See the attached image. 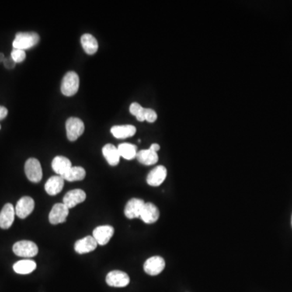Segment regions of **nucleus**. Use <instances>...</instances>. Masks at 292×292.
Returning <instances> with one entry per match:
<instances>
[{
  "mask_svg": "<svg viewBox=\"0 0 292 292\" xmlns=\"http://www.w3.org/2000/svg\"><path fill=\"white\" fill-rule=\"evenodd\" d=\"M40 36L35 32H20L15 34L12 46L14 49L28 50L39 43Z\"/></svg>",
  "mask_w": 292,
  "mask_h": 292,
  "instance_id": "1",
  "label": "nucleus"
},
{
  "mask_svg": "<svg viewBox=\"0 0 292 292\" xmlns=\"http://www.w3.org/2000/svg\"><path fill=\"white\" fill-rule=\"evenodd\" d=\"M83 49L88 54H94L98 51V43L97 39L92 34L85 33L82 35L81 39Z\"/></svg>",
  "mask_w": 292,
  "mask_h": 292,
  "instance_id": "22",
  "label": "nucleus"
},
{
  "mask_svg": "<svg viewBox=\"0 0 292 292\" xmlns=\"http://www.w3.org/2000/svg\"><path fill=\"white\" fill-rule=\"evenodd\" d=\"M102 154L104 158H106L108 163L112 167H116L119 163L120 155H119V150L117 147L112 144H106L102 148Z\"/></svg>",
  "mask_w": 292,
  "mask_h": 292,
  "instance_id": "20",
  "label": "nucleus"
},
{
  "mask_svg": "<svg viewBox=\"0 0 292 292\" xmlns=\"http://www.w3.org/2000/svg\"><path fill=\"white\" fill-rule=\"evenodd\" d=\"M158 119V115L154 110L151 108H145L144 109V121L149 123H154Z\"/></svg>",
  "mask_w": 292,
  "mask_h": 292,
  "instance_id": "28",
  "label": "nucleus"
},
{
  "mask_svg": "<svg viewBox=\"0 0 292 292\" xmlns=\"http://www.w3.org/2000/svg\"><path fill=\"white\" fill-rule=\"evenodd\" d=\"M85 199H86V194L84 191L81 189H74L66 193L63 199V203L70 210L71 208H74L77 205L85 202Z\"/></svg>",
  "mask_w": 292,
  "mask_h": 292,
  "instance_id": "13",
  "label": "nucleus"
},
{
  "mask_svg": "<svg viewBox=\"0 0 292 292\" xmlns=\"http://www.w3.org/2000/svg\"><path fill=\"white\" fill-rule=\"evenodd\" d=\"M36 264L33 260H22L15 262L13 265V269L15 273L19 275H28L35 270Z\"/></svg>",
  "mask_w": 292,
  "mask_h": 292,
  "instance_id": "23",
  "label": "nucleus"
},
{
  "mask_svg": "<svg viewBox=\"0 0 292 292\" xmlns=\"http://www.w3.org/2000/svg\"><path fill=\"white\" fill-rule=\"evenodd\" d=\"M168 176V170L164 166H158L154 168L147 175V184L150 186L158 187L165 181Z\"/></svg>",
  "mask_w": 292,
  "mask_h": 292,
  "instance_id": "11",
  "label": "nucleus"
},
{
  "mask_svg": "<svg viewBox=\"0 0 292 292\" xmlns=\"http://www.w3.org/2000/svg\"><path fill=\"white\" fill-rule=\"evenodd\" d=\"M144 109L142 106L137 102H133L129 106V111L132 115L137 118V120L140 122L144 121Z\"/></svg>",
  "mask_w": 292,
  "mask_h": 292,
  "instance_id": "26",
  "label": "nucleus"
},
{
  "mask_svg": "<svg viewBox=\"0 0 292 292\" xmlns=\"http://www.w3.org/2000/svg\"><path fill=\"white\" fill-rule=\"evenodd\" d=\"M11 58L12 59L15 64L16 63H22L26 58L25 50H20V49H13L11 53Z\"/></svg>",
  "mask_w": 292,
  "mask_h": 292,
  "instance_id": "27",
  "label": "nucleus"
},
{
  "mask_svg": "<svg viewBox=\"0 0 292 292\" xmlns=\"http://www.w3.org/2000/svg\"><path fill=\"white\" fill-rule=\"evenodd\" d=\"M115 230L114 227L109 225L99 226L94 230L93 237L95 239L99 245H106L113 236Z\"/></svg>",
  "mask_w": 292,
  "mask_h": 292,
  "instance_id": "10",
  "label": "nucleus"
},
{
  "mask_svg": "<svg viewBox=\"0 0 292 292\" xmlns=\"http://www.w3.org/2000/svg\"><path fill=\"white\" fill-rule=\"evenodd\" d=\"M79 76L75 71H68L62 80L61 92L64 96L71 97L75 95L79 89Z\"/></svg>",
  "mask_w": 292,
  "mask_h": 292,
  "instance_id": "2",
  "label": "nucleus"
},
{
  "mask_svg": "<svg viewBox=\"0 0 292 292\" xmlns=\"http://www.w3.org/2000/svg\"><path fill=\"white\" fill-rule=\"evenodd\" d=\"M165 266L166 263L163 258L155 256L146 260L144 264V270L147 275L156 276L163 271Z\"/></svg>",
  "mask_w": 292,
  "mask_h": 292,
  "instance_id": "7",
  "label": "nucleus"
},
{
  "mask_svg": "<svg viewBox=\"0 0 292 292\" xmlns=\"http://www.w3.org/2000/svg\"><path fill=\"white\" fill-rule=\"evenodd\" d=\"M106 282L110 286L125 287L130 283V278L123 271L113 270L106 275Z\"/></svg>",
  "mask_w": 292,
  "mask_h": 292,
  "instance_id": "6",
  "label": "nucleus"
},
{
  "mask_svg": "<svg viewBox=\"0 0 292 292\" xmlns=\"http://www.w3.org/2000/svg\"><path fill=\"white\" fill-rule=\"evenodd\" d=\"M4 60H5L4 54L3 53H0V62H4Z\"/></svg>",
  "mask_w": 292,
  "mask_h": 292,
  "instance_id": "32",
  "label": "nucleus"
},
{
  "mask_svg": "<svg viewBox=\"0 0 292 292\" xmlns=\"http://www.w3.org/2000/svg\"><path fill=\"white\" fill-rule=\"evenodd\" d=\"M144 205H145V203L141 199L133 198V199L127 202V205L125 206V216L129 219L140 217V213L142 212Z\"/></svg>",
  "mask_w": 292,
  "mask_h": 292,
  "instance_id": "12",
  "label": "nucleus"
},
{
  "mask_svg": "<svg viewBox=\"0 0 292 292\" xmlns=\"http://www.w3.org/2000/svg\"><path fill=\"white\" fill-rule=\"evenodd\" d=\"M51 167L53 171L57 174V175H64L71 166V161L64 156H56L51 162Z\"/></svg>",
  "mask_w": 292,
  "mask_h": 292,
  "instance_id": "19",
  "label": "nucleus"
},
{
  "mask_svg": "<svg viewBox=\"0 0 292 292\" xmlns=\"http://www.w3.org/2000/svg\"><path fill=\"white\" fill-rule=\"evenodd\" d=\"M0 129H1V126H0Z\"/></svg>",
  "mask_w": 292,
  "mask_h": 292,
  "instance_id": "34",
  "label": "nucleus"
},
{
  "mask_svg": "<svg viewBox=\"0 0 292 292\" xmlns=\"http://www.w3.org/2000/svg\"><path fill=\"white\" fill-rule=\"evenodd\" d=\"M291 225H292V217H291Z\"/></svg>",
  "mask_w": 292,
  "mask_h": 292,
  "instance_id": "33",
  "label": "nucleus"
},
{
  "mask_svg": "<svg viewBox=\"0 0 292 292\" xmlns=\"http://www.w3.org/2000/svg\"><path fill=\"white\" fill-rule=\"evenodd\" d=\"M159 210L153 203H145L142 212L140 213V219L147 224H152L156 223L159 218Z\"/></svg>",
  "mask_w": 292,
  "mask_h": 292,
  "instance_id": "14",
  "label": "nucleus"
},
{
  "mask_svg": "<svg viewBox=\"0 0 292 292\" xmlns=\"http://www.w3.org/2000/svg\"><path fill=\"white\" fill-rule=\"evenodd\" d=\"M35 203L33 198L29 196H24L21 198L16 203L15 207V214L20 218L27 217L34 210Z\"/></svg>",
  "mask_w": 292,
  "mask_h": 292,
  "instance_id": "9",
  "label": "nucleus"
},
{
  "mask_svg": "<svg viewBox=\"0 0 292 292\" xmlns=\"http://www.w3.org/2000/svg\"><path fill=\"white\" fill-rule=\"evenodd\" d=\"M112 134L117 139H126L133 137L137 133V129L133 125H116L111 129Z\"/></svg>",
  "mask_w": 292,
  "mask_h": 292,
  "instance_id": "18",
  "label": "nucleus"
},
{
  "mask_svg": "<svg viewBox=\"0 0 292 292\" xmlns=\"http://www.w3.org/2000/svg\"><path fill=\"white\" fill-rule=\"evenodd\" d=\"M137 160L140 163L145 166L154 165L158 161V153L154 152L150 148L137 152Z\"/></svg>",
  "mask_w": 292,
  "mask_h": 292,
  "instance_id": "21",
  "label": "nucleus"
},
{
  "mask_svg": "<svg viewBox=\"0 0 292 292\" xmlns=\"http://www.w3.org/2000/svg\"><path fill=\"white\" fill-rule=\"evenodd\" d=\"M25 175L29 181L39 182L43 179V168L36 158H29L25 165Z\"/></svg>",
  "mask_w": 292,
  "mask_h": 292,
  "instance_id": "5",
  "label": "nucleus"
},
{
  "mask_svg": "<svg viewBox=\"0 0 292 292\" xmlns=\"http://www.w3.org/2000/svg\"><path fill=\"white\" fill-rule=\"evenodd\" d=\"M98 245V243L94 237L86 236L77 241L74 248L77 253L85 254L95 251Z\"/></svg>",
  "mask_w": 292,
  "mask_h": 292,
  "instance_id": "16",
  "label": "nucleus"
},
{
  "mask_svg": "<svg viewBox=\"0 0 292 292\" xmlns=\"http://www.w3.org/2000/svg\"><path fill=\"white\" fill-rule=\"evenodd\" d=\"M119 155L126 160H133L137 158V148L135 144L130 143H122L117 147Z\"/></svg>",
  "mask_w": 292,
  "mask_h": 292,
  "instance_id": "24",
  "label": "nucleus"
},
{
  "mask_svg": "<svg viewBox=\"0 0 292 292\" xmlns=\"http://www.w3.org/2000/svg\"><path fill=\"white\" fill-rule=\"evenodd\" d=\"M8 111L6 107L4 106H0V120L5 119L8 116Z\"/></svg>",
  "mask_w": 292,
  "mask_h": 292,
  "instance_id": "30",
  "label": "nucleus"
},
{
  "mask_svg": "<svg viewBox=\"0 0 292 292\" xmlns=\"http://www.w3.org/2000/svg\"><path fill=\"white\" fill-rule=\"evenodd\" d=\"M66 131L67 139L75 141L85 131V124L79 118L71 117L66 122Z\"/></svg>",
  "mask_w": 292,
  "mask_h": 292,
  "instance_id": "3",
  "label": "nucleus"
},
{
  "mask_svg": "<svg viewBox=\"0 0 292 292\" xmlns=\"http://www.w3.org/2000/svg\"><path fill=\"white\" fill-rule=\"evenodd\" d=\"M15 214V207L10 203L5 205L0 212V227L2 229H8L12 227Z\"/></svg>",
  "mask_w": 292,
  "mask_h": 292,
  "instance_id": "15",
  "label": "nucleus"
},
{
  "mask_svg": "<svg viewBox=\"0 0 292 292\" xmlns=\"http://www.w3.org/2000/svg\"><path fill=\"white\" fill-rule=\"evenodd\" d=\"M86 172L81 167H71L68 171L62 175L64 180L74 182V181H81L85 179Z\"/></svg>",
  "mask_w": 292,
  "mask_h": 292,
  "instance_id": "25",
  "label": "nucleus"
},
{
  "mask_svg": "<svg viewBox=\"0 0 292 292\" xmlns=\"http://www.w3.org/2000/svg\"><path fill=\"white\" fill-rule=\"evenodd\" d=\"M4 66L10 69V68H13L15 67V63L12 60V59L10 57V58L5 59L4 61Z\"/></svg>",
  "mask_w": 292,
  "mask_h": 292,
  "instance_id": "29",
  "label": "nucleus"
},
{
  "mask_svg": "<svg viewBox=\"0 0 292 292\" xmlns=\"http://www.w3.org/2000/svg\"><path fill=\"white\" fill-rule=\"evenodd\" d=\"M69 213V209L64 203L54 205L49 213V222L53 225H57L66 222Z\"/></svg>",
  "mask_w": 292,
  "mask_h": 292,
  "instance_id": "8",
  "label": "nucleus"
},
{
  "mask_svg": "<svg viewBox=\"0 0 292 292\" xmlns=\"http://www.w3.org/2000/svg\"><path fill=\"white\" fill-rule=\"evenodd\" d=\"M14 253L22 258H33L39 253V248L35 243L29 241H22L13 245Z\"/></svg>",
  "mask_w": 292,
  "mask_h": 292,
  "instance_id": "4",
  "label": "nucleus"
},
{
  "mask_svg": "<svg viewBox=\"0 0 292 292\" xmlns=\"http://www.w3.org/2000/svg\"><path fill=\"white\" fill-rule=\"evenodd\" d=\"M150 149L153 150V151H154V152L158 153V150H160V145L157 144V143H154V144L150 145Z\"/></svg>",
  "mask_w": 292,
  "mask_h": 292,
  "instance_id": "31",
  "label": "nucleus"
},
{
  "mask_svg": "<svg viewBox=\"0 0 292 292\" xmlns=\"http://www.w3.org/2000/svg\"><path fill=\"white\" fill-rule=\"evenodd\" d=\"M64 178L60 175L50 177L45 185V190L47 194L56 196L64 189Z\"/></svg>",
  "mask_w": 292,
  "mask_h": 292,
  "instance_id": "17",
  "label": "nucleus"
}]
</instances>
